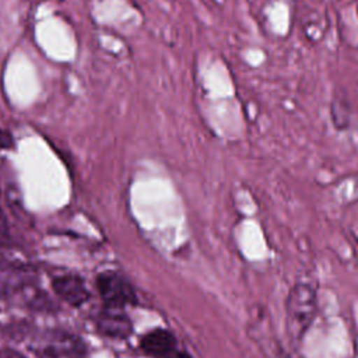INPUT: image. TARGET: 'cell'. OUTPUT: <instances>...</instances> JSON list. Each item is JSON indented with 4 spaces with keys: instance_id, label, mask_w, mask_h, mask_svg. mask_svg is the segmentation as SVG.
Segmentation results:
<instances>
[{
    "instance_id": "1",
    "label": "cell",
    "mask_w": 358,
    "mask_h": 358,
    "mask_svg": "<svg viewBox=\"0 0 358 358\" xmlns=\"http://www.w3.org/2000/svg\"><path fill=\"white\" fill-rule=\"evenodd\" d=\"M317 313L316 291L308 282H296L285 301V323L289 338L298 343L303 338Z\"/></svg>"
},
{
    "instance_id": "2",
    "label": "cell",
    "mask_w": 358,
    "mask_h": 358,
    "mask_svg": "<svg viewBox=\"0 0 358 358\" xmlns=\"http://www.w3.org/2000/svg\"><path fill=\"white\" fill-rule=\"evenodd\" d=\"M36 358H85L83 340L71 333L52 330L45 333L34 345Z\"/></svg>"
},
{
    "instance_id": "3",
    "label": "cell",
    "mask_w": 358,
    "mask_h": 358,
    "mask_svg": "<svg viewBox=\"0 0 358 358\" xmlns=\"http://www.w3.org/2000/svg\"><path fill=\"white\" fill-rule=\"evenodd\" d=\"M96 287L106 306L123 309L127 305L137 303V295L133 285L115 271L101 273L96 278Z\"/></svg>"
},
{
    "instance_id": "4",
    "label": "cell",
    "mask_w": 358,
    "mask_h": 358,
    "mask_svg": "<svg viewBox=\"0 0 358 358\" xmlns=\"http://www.w3.org/2000/svg\"><path fill=\"white\" fill-rule=\"evenodd\" d=\"M140 348L151 358H192L187 351L179 348L175 334L162 327L145 333L140 340Z\"/></svg>"
},
{
    "instance_id": "5",
    "label": "cell",
    "mask_w": 358,
    "mask_h": 358,
    "mask_svg": "<svg viewBox=\"0 0 358 358\" xmlns=\"http://www.w3.org/2000/svg\"><path fill=\"white\" fill-rule=\"evenodd\" d=\"M96 329L106 337L127 338L133 331V324L123 309L106 306L96 317Z\"/></svg>"
},
{
    "instance_id": "6",
    "label": "cell",
    "mask_w": 358,
    "mask_h": 358,
    "mask_svg": "<svg viewBox=\"0 0 358 358\" xmlns=\"http://www.w3.org/2000/svg\"><path fill=\"white\" fill-rule=\"evenodd\" d=\"M52 287L60 299H63L64 302L73 306H78L84 303L90 296L84 281L77 275L67 274V275L56 277L52 281Z\"/></svg>"
},
{
    "instance_id": "7",
    "label": "cell",
    "mask_w": 358,
    "mask_h": 358,
    "mask_svg": "<svg viewBox=\"0 0 358 358\" xmlns=\"http://www.w3.org/2000/svg\"><path fill=\"white\" fill-rule=\"evenodd\" d=\"M11 145H13V136L8 131L0 129V150L10 148Z\"/></svg>"
},
{
    "instance_id": "8",
    "label": "cell",
    "mask_w": 358,
    "mask_h": 358,
    "mask_svg": "<svg viewBox=\"0 0 358 358\" xmlns=\"http://www.w3.org/2000/svg\"><path fill=\"white\" fill-rule=\"evenodd\" d=\"M0 358H25L21 355L18 351L11 350V348H3L0 350Z\"/></svg>"
}]
</instances>
